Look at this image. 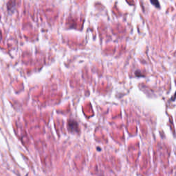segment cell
Listing matches in <instances>:
<instances>
[{"instance_id": "6da1fadb", "label": "cell", "mask_w": 176, "mask_h": 176, "mask_svg": "<svg viewBox=\"0 0 176 176\" xmlns=\"http://www.w3.org/2000/svg\"><path fill=\"white\" fill-rule=\"evenodd\" d=\"M151 2V4L153 5V6H155L156 7H158L159 8L160 7V4H159V2H158V0H150Z\"/></svg>"}]
</instances>
